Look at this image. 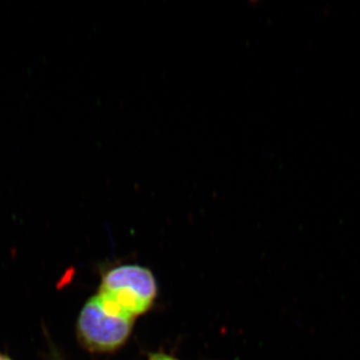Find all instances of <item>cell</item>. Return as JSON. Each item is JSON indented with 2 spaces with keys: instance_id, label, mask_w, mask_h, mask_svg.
<instances>
[{
  "instance_id": "2",
  "label": "cell",
  "mask_w": 360,
  "mask_h": 360,
  "mask_svg": "<svg viewBox=\"0 0 360 360\" xmlns=\"http://www.w3.org/2000/svg\"><path fill=\"white\" fill-rule=\"evenodd\" d=\"M98 295L134 317L148 311L156 295L155 277L148 269L123 265L103 277Z\"/></svg>"
},
{
  "instance_id": "4",
  "label": "cell",
  "mask_w": 360,
  "mask_h": 360,
  "mask_svg": "<svg viewBox=\"0 0 360 360\" xmlns=\"http://www.w3.org/2000/svg\"><path fill=\"white\" fill-rule=\"evenodd\" d=\"M0 360H11L8 357L4 356V355H0Z\"/></svg>"
},
{
  "instance_id": "1",
  "label": "cell",
  "mask_w": 360,
  "mask_h": 360,
  "mask_svg": "<svg viewBox=\"0 0 360 360\" xmlns=\"http://www.w3.org/2000/svg\"><path fill=\"white\" fill-rule=\"evenodd\" d=\"M134 317L101 295L90 298L80 312V340L94 352H111L122 345L131 333Z\"/></svg>"
},
{
  "instance_id": "3",
  "label": "cell",
  "mask_w": 360,
  "mask_h": 360,
  "mask_svg": "<svg viewBox=\"0 0 360 360\" xmlns=\"http://www.w3.org/2000/svg\"><path fill=\"white\" fill-rule=\"evenodd\" d=\"M149 360H176L172 359V357L168 356V355L158 354L151 355L150 359Z\"/></svg>"
}]
</instances>
